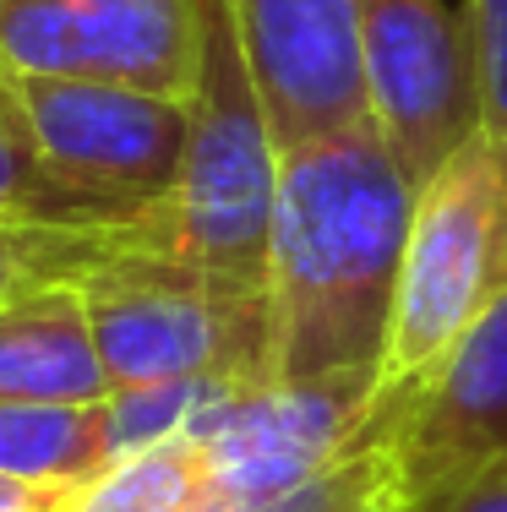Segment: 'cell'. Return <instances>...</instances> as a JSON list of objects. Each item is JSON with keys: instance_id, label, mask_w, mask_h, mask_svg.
<instances>
[{"instance_id": "1", "label": "cell", "mask_w": 507, "mask_h": 512, "mask_svg": "<svg viewBox=\"0 0 507 512\" xmlns=\"http://www.w3.org/2000/svg\"><path fill=\"white\" fill-rule=\"evenodd\" d=\"M415 191L371 120L284 148L268 229V382L355 371L382 382Z\"/></svg>"}, {"instance_id": "2", "label": "cell", "mask_w": 507, "mask_h": 512, "mask_svg": "<svg viewBox=\"0 0 507 512\" xmlns=\"http://www.w3.org/2000/svg\"><path fill=\"white\" fill-rule=\"evenodd\" d=\"M175 191L131 224L142 251L202 267L246 289H268V229L284 148L251 82L229 0H202V71Z\"/></svg>"}, {"instance_id": "3", "label": "cell", "mask_w": 507, "mask_h": 512, "mask_svg": "<svg viewBox=\"0 0 507 512\" xmlns=\"http://www.w3.org/2000/svg\"><path fill=\"white\" fill-rule=\"evenodd\" d=\"M71 284L82 289L115 393L191 376L268 382V289L142 251L131 224L99 229Z\"/></svg>"}, {"instance_id": "4", "label": "cell", "mask_w": 507, "mask_h": 512, "mask_svg": "<svg viewBox=\"0 0 507 512\" xmlns=\"http://www.w3.org/2000/svg\"><path fill=\"white\" fill-rule=\"evenodd\" d=\"M507 289V131H475L415 191L377 393H409Z\"/></svg>"}, {"instance_id": "5", "label": "cell", "mask_w": 507, "mask_h": 512, "mask_svg": "<svg viewBox=\"0 0 507 512\" xmlns=\"http://www.w3.org/2000/svg\"><path fill=\"white\" fill-rule=\"evenodd\" d=\"M17 88L55 180L93 229L142 224L175 191L191 131L186 99L88 77H17Z\"/></svg>"}, {"instance_id": "6", "label": "cell", "mask_w": 507, "mask_h": 512, "mask_svg": "<svg viewBox=\"0 0 507 512\" xmlns=\"http://www.w3.org/2000/svg\"><path fill=\"white\" fill-rule=\"evenodd\" d=\"M366 50L371 126L404 164V175L431 180L475 131H486L480 66L469 17L453 0H366L360 22Z\"/></svg>"}, {"instance_id": "7", "label": "cell", "mask_w": 507, "mask_h": 512, "mask_svg": "<svg viewBox=\"0 0 507 512\" xmlns=\"http://www.w3.org/2000/svg\"><path fill=\"white\" fill-rule=\"evenodd\" d=\"M0 71L191 99L202 71V0H0Z\"/></svg>"}, {"instance_id": "8", "label": "cell", "mask_w": 507, "mask_h": 512, "mask_svg": "<svg viewBox=\"0 0 507 512\" xmlns=\"http://www.w3.org/2000/svg\"><path fill=\"white\" fill-rule=\"evenodd\" d=\"M404 512L507 458V289L409 393H377Z\"/></svg>"}, {"instance_id": "9", "label": "cell", "mask_w": 507, "mask_h": 512, "mask_svg": "<svg viewBox=\"0 0 507 512\" xmlns=\"http://www.w3.org/2000/svg\"><path fill=\"white\" fill-rule=\"evenodd\" d=\"M279 148L366 126V0H229Z\"/></svg>"}, {"instance_id": "10", "label": "cell", "mask_w": 507, "mask_h": 512, "mask_svg": "<svg viewBox=\"0 0 507 512\" xmlns=\"http://www.w3.org/2000/svg\"><path fill=\"white\" fill-rule=\"evenodd\" d=\"M115 387L93 344L77 284H28L0 306V398L11 404H104Z\"/></svg>"}, {"instance_id": "11", "label": "cell", "mask_w": 507, "mask_h": 512, "mask_svg": "<svg viewBox=\"0 0 507 512\" xmlns=\"http://www.w3.org/2000/svg\"><path fill=\"white\" fill-rule=\"evenodd\" d=\"M110 463L104 404H11L0 398V474L71 491Z\"/></svg>"}, {"instance_id": "12", "label": "cell", "mask_w": 507, "mask_h": 512, "mask_svg": "<svg viewBox=\"0 0 507 512\" xmlns=\"http://www.w3.org/2000/svg\"><path fill=\"white\" fill-rule=\"evenodd\" d=\"M197 491H202V442L180 436V442L104 463L99 474L71 485L55 512H191Z\"/></svg>"}, {"instance_id": "13", "label": "cell", "mask_w": 507, "mask_h": 512, "mask_svg": "<svg viewBox=\"0 0 507 512\" xmlns=\"http://www.w3.org/2000/svg\"><path fill=\"white\" fill-rule=\"evenodd\" d=\"M0 229H93L39 148L17 77L0 71Z\"/></svg>"}, {"instance_id": "14", "label": "cell", "mask_w": 507, "mask_h": 512, "mask_svg": "<svg viewBox=\"0 0 507 512\" xmlns=\"http://www.w3.org/2000/svg\"><path fill=\"white\" fill-rule=\"evenodd\" d=\"M257 382H235V376H191V382H159V387H126V393L104 398V436H110V463L148 453V447L197 436L202 425L219 414L235 393Z\"/></svg>"}, {"instance_id": "15", "label": "cell", "mask_w": 507, "mask_h": 512, "mask_svg": "<svg viewBox=\"0 0 507 512\" xmlns=\"http://www.w3.org/2000/svg\"><path fill=\"white\" fill-rule=\"evenodd\" d=\"M50 229H0V306L28 284H50Z\"/></svg>"}, {"instance_id": "16", "label": "cell", "mask_w": 507, "mask_h": 512, "mask_svg": "<svg viewBox=\"0 0 507 512\" xmlns=\"http://www.w3.org/2000/svg\"><path fill=\"white\" fill-rule=\"evenodd\" d=\"M409 512H507V458L480 474H464V480L442 485L431 496H420Z\"/></svg>"}, {"instance_id": "17", "label": "cell", "mask_w": 507, "mask_h": 512, "mask_svg": "<svg viewBox=\"0 0 507 512\" xmlns=\"http://www.w3.org/2000/svg\"><path fill=\"white\" fill-rule=\"evenodd\" d=\"M66 491H44L33 480H17V474H0V512H55Z\"/></svg>"}]
</instances>
